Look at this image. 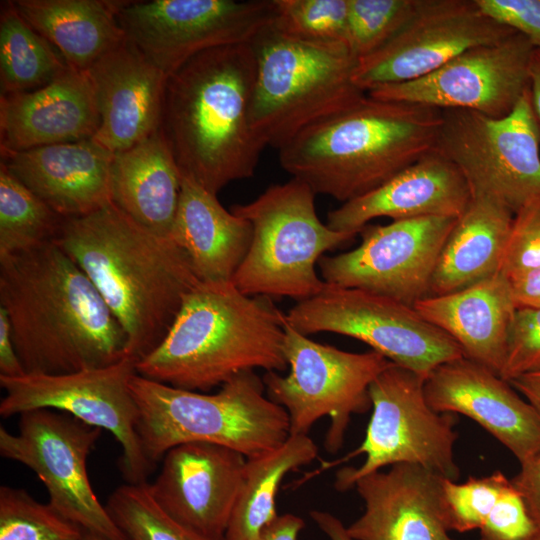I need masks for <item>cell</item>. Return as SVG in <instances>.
I'll use <instances>...</instances> for the list:
<instances>
[{
  "label": "cell",
  "mask_w": 540,
  "mask_h": 540,
  "mask_svg": "<svg viewBox=\"0 0 540 540\" xmlns=\"http://www.w3.org/2000/svg\"><path fill=\"white\" fill-rule=\"evenodd\" d=\"M509 483L510 479L500 471L485 477H469L464 483L444 478L443 504L450 531L479 530Z\"/></svg>",
  "instance_id": "cell-38"
},
{
  "label": "cell",
  "mask_w": 540,
  "mask_h": 540,
  "mask_svg": "<svg viewBox=\"0 0 540 540\" xmlns=\"http://www.w3.org/2000/svg\"><path fill=\"white\" fill-rule=\"evenodd\" d=\"M99 125L87 71L68 67L43 87L1 94V150L23 151L92 139Z\"/></svg>",
  "instance_id": "cell-23"
},
{
  "label": "cell",
  "mask_w": 540,
  "mask_h": 540,
  "mask_svg": "<svg viewBox=\"0 0 540 540\" xmlns=\"http://www.w3.org/2000/svg\"><path fill=\"white\" fill-rule=\"evenodd\" d=\"M540 370V307L516 308L500 377L510 380Z\"/></svg>",
  "instance_id": "cell-41"
},
{
  "label": "cell",
  "mask_w": 540,
  "mask_h": 540,
  "mask_svg": "<svg viewBox=\"0 0 540 540\" xmlns=\"http://www.w3.org/2000/svg\"><path fill=\"white\" fill-rule=\"evenodd\" d=\"M68 67L52 45L19 14L12 1L1 5V94L43 87Z\"/></svg>",
  "instance_id": "cell-32"
},
{
  "label": "cell",
  "mask_w": 540,
  "mask_h": 540,
  "mask_svg": "<svg viewBox=\"0 0 540 540\" xmlns=\"http://www.w3.org/2000/svg\"><path fill=\"white\" fill-rule=\"evenodd\" d=\"M273 0L125 1L127 39L167 76L196 54L249 43L273 22Z\"/></svg>",
  "instance_id": "cell-15"
},
{
  "label": "cell",
  "mask_w": 540,
  "mask_h": 540,
  "mask_svg": "<svg viewBox=\"0 0 540 540\" xmlns=\"http://www.w3.org/2000/svg\"><path fill=\"white\" fill-rule=\"evenodd\" d=\"M139 409L138 435L155 466L172 447L187 442L222 445L254 457L290 435L286 410L271 401L254 370L241 372L206 394L175 388L139 374L130 380Z\"/></svg>",
  "instance_id": "cell-6"
},
{
  "label": "cell",
  "mask_w": 540,
  "mask_h": 540,
  "mask_svg": "<svg viewBox=\"0 0 540 540\" xmlns=\"http://www.w3.org/2000/svg\"><path fill=\"white\" fill-rule=\"evenodd\" d=\"M426 377L391 364L370 384L372 414L361 445L336 461L343 463L364 454L359 467L336 473L335 488L345 491L370 473L395 464L419 465L437 475L457 480L454 459L456 414L433 410L425 396Z\"/></svg>",
  "instance_id": "cell-10"
},
{
  "label": "cell",
  "mask_w": 540,
  "mask_h": 540,
  "mask_svg": "<svg viewBox=\"0 0 540 540\" xmlns=\"http://www.w3.org/2000/svg\"><path fill=\"white\" fill-rule=\"evenodd\" d=\"M25 374L13 342L9 317L0 307V376L19 377Z\"/></svg>",
  "instance_id": "cell-44"
},
{
  "label": "cell",
  "mask_w": 540,
  "mask_h": 540,
  "mask_svg": "<svg viewBox=\"0 0 540 540\" xmlns=\"http://www.w3.org/2000/svg\"><path fill=\"white\" fill-rule=\"evenodd\" d=\"M441 110L365 94L279 149L282 168L343 203L387 182L435 150Z\"/></svg>",
  "instance_id": "cell-4"
},
{
  "label": "cell",
  "mask_w": 540,
  "mask_h": 540,
  "mask_svg": "<svg viewBox=\"0 0 540 540\" xmlns=\"http://www.w3.org/2000/svg\"><path fill=\"white\" fill-rule=\"evenodd\" d=\"M529 92L540 139V50L534 48L529 66Z\"/></svg>",
  "instance_id": "cell-49"
},
{
  "label": "cell",
  "mask_w": 540,
  "mask_h": 540,
  "mask_svg": "<svg viewBox=\"0 0 540 540\" xmlns=\"http://www.w3.org/2000/svg\"><path fill=\"white\" fill-rule=\"evenodd\" d=\"M64 218L0 165V256L54 241Z\"/></svg>",
  "instance_id": "cell-33"
},
{
  "label": "cell",
  "mask_w": 540,
  "mask_h": 540,
  "mask_svg": "<svg viewBox=\"0 0 540 540\" xmlns=\"http://www.w3.org/2000/svg\"><path fill=\"white\" fill-rule=\"evenodd\" d=\"M181 183L182 174L160 128L113 156L111 203L157 235L170 237Z\"/></svg>",
  "instance_id": "cell-28"
},
{
  "label": "cell",
  "mask_w": 540,
  "mask_h": 540,
  "mask_svg": "<svg viewBox=\"0 0 540 540\" xmlns=\"http://www.w3.org/2000/svg\"><path fill=\"white\" fill-rule=\"evenodd\" d=\"M19 14L52 46L66 64L87 71L126 35L118 14L125 1L16 0Z\"/></svg>",
  "instance_id": "cell-30"
},
{
  "label": "cell",
  "mask_w": 540,
  "mask_h": 540,
  "mask_svg": "<svg viewBox=\"0 0 540 540\" xmlns=\"http://www.w3.org/2000/svg\"><path fill=\"white\" fill-rule=\"evenodd\" d=\"M284 330L290 371L286 376L266 372L262 377L266 395L286 410L290 435L308 434L316 421L328 416L324 447L336 453L343 446L351 416L372 407L370 384L391 361L374 350L353 353L315 342L286 318Z\"/></svg>",
  "instance_id": "cell-9"
},
{
  "label": "cell",
  "mask_w": 540,
  "mask_h": 540,
  "mask_svg": "<svg viewBox=\"0 0 540 540\" xmlns=\"http://www.w3.org/2000/svg\"><path fill=\"white\" fill-rule=\"evenodd\" d=\"M511 481L540 527V451L520 463V470Z\"/></svg>",
  "instance_id": "cell-43"
},
{
  "label": "cell",
  "mask_w": 540,
  "mask_h": 540,
  "mask_svg": "<svg viewBox=\"0 0 540 540\" xmlns=\"http://www.w3.org/2000/svg\"><path fill=\"white\" fill-rule=\"evenodd\" d=\"M533 50L530 41L515 32L497 43L468 49L422 78L379 86L366 94L439 110L465 109L504 117L529 87Z\"/></svg>",
  "instance_id": "cell-18"
},
{
  "label": "cell",
  "mask_w": 540,
  "mask_h": 540,
  "mask_svg": "<svg viewBox=\"0 0 540 540\" xmlns=\"http://www.w3.org/2000/svg\"><path fill=\"white\" fill-rule=\"evenodd\" d=\"M318 447L308 434L289 435L278 447L246 458L243 483L225 540H256L277 516L276 497L282 480L314 461Z\"/></svg>",
  "instance_id": "cell-31"
},
{
  "label": "cell",
  "mask_w": 540,
  "mask_h": 540,
  "mask_svg": "<svg viewBox=\"0 0 540 540\" xmlns=\"http://www.w3.org/2000/svg\"><path fill=\"white\" fill-rule=\"evenodd\" d=\"M304 526V520L297 515H278L264 527L256 540H298Z\"/></svg>",
  "instance_id": "cell-46"
},
{
  "label": "cell",
  "mask_w": 540,
  "mask_h": 540,
  "mask_svg": "<svg viewBox=\"0 0 540 540\" xmlns=\"http://www.w3.org/2000/svg\"><path fill=\"white\" fill-rule=\"evenodd\" d=\"M540 267V198L515 214L500 272L509 280Z\"/></svg>",
  "instance_id": "cell-39"
},
{
  "label": "cell",
  "mask_w": 540,
  "mask_h": 540,
  "mask_svg": "<svg viewBox=\"0 0 540 540\" xmlns=\"http://www.w3.org/2000/svg\"><path fill=\"white\" fill-rule=\"evenodd\" d=\"M537 540H540V536H539V538Z\"/></svg>",
  "instance_id": "cell-51"
},
{
  "label": "cell",
  "mask_w": 540,
  "mask_h": 540,
  "mask_svg": "<svg viewBox=\"0 0 540 540\" xmlns=\"http://www.w3.org/2000/svg\"><path fill=\"white\" fill-rule=\"evenodd\" d=\"M479 531V540H537L540 536V527L511 479Z\"/></svg>",
  "instance_id": "cell-40"
},
{
  "label": "cell",
  "mask_w": 540,
  "mask_h": 540,
  "mask_svg": "<svg viewBox=\"0 0 540 540\" xmlns=\"http://www.w3.org/2000/svg\"><path fill=\"white\" fill-rule=\"evenodd\" d=\"M147 483H126L118 487L105 505L127 537L130 540H203L176 523L157 505Z\"/></svg>",
  "instance_id": "cell-35"
},
{
  "label": "cell",
  "mask_w": 540,
  "mask_h": 540,
  "mask_svg": "<svg viewBox=\"0 0 540 540\" xmlns=\"http://www.w3.org/2000/svg\"><path fill=\"white\" fill-rule=\"evenodd\" d=\"M516 31L484 14L475 0H420L385 45L358 59L352 80L363 92L422 78L463 53Z\"/></svg>",
  "instance_id": "cell-17"
},
{
  "label": "cell",
  "mask_w": 540,
  "mask_h": 540,
  "mask_svg": "<svg viewBox=\"0 0 540 540\" xmlns=\"http://www.w3.org/2000/svg\"><path fill=\"white\" fill-rule=\"evenodd\" d=\"M284 321L268 296H248L232 282L199 281L163 340L136 361L137 374L207 392L244 371L283 372Z\"/></svg>",
  "instance_id": "cell-5"
},
{
  "label": "cell",
  "mask_w": 540,
  "mask_h": 540,
  "mask_svg": "<svg viewBox=\"0 0 540 540\" xmlns=\"http://www.w3.org/2000/svg\"><path fill=\"white\" fill-rule=\"evenodd\" d=\"M285 318L306 336L332 332L355 338L426 378L440 364L464 356L455 340L413 306L362 289L326 283L319 294L297 302Z\"/></svg>",
  "instance_id": "cell-12"
},
{
  "label": "cell",
  "mask_w": 540,
  "mask_h": 540,
  "mask_svg": "<svg viewBox=\"0 0 540 540\" xmlns=\"http://www.w3.org/2000/svg\"><path fill=\"white\" fill-rule=\"evenodd\" d=\"M509 281L516 308L540 307V267Z\"/></svg>",
  "instance_id": "cell-45"
},
{
  "label": "cell",
  "mask_w": 540,
  "mask_h": 540,
  "mask_svg": "<svg viewBox=\"0 0 540 540\" xmlns=\"http://www.w3.org/2000/svg\"><path fill=\"white\" fill-rule=\"evenodd\" d=\"M509 383L532 405L540 417V370L522 374Z\"/></svg>",
  "instance_id": "cell-47"
},
{
  "label": "cell",
  "mask_w": 540,
  "mask_h": 540,
  "mask_svg": "<svg viewBox=\"0 0 540 540\" xmlns=\"http://www.w3.org/2000/svg\"><path fill=\"white\" fill-rule=\"evenodd\" d=\"M316 193L291 178L269 186L231 211L253 229L250 248L232 283L248 296L291 297L303 301L319 294L326 282L316 272L322 255L357 235L331 229L318 217Z\"/></svg>",
  "instance_id": "cell-8"
},
{
  "label": "cell",
  "mask_w": 540,
  "mask_h": 540,
  "mask_svg": "<svg viewBox=\"0 0 540 540\" xmlns=\"http://www.w3.org/2000/svg\"><path fill=\"white\" fill-rule=\"evenodd\" d=\"M251 42L196 54L167 77L160 130L182 176L216 194L253 176L266 147L250 124Z\"/></svg>",
  "instance_id": "cell-3"
},
{
  "label": "cell",
  "mask_w": 540,
  "mask_h": 540,
  "mask_svg": "<svg viewBox=\"0 0 540 540\" xmlns=\"http://www.w3.org/2000/svg\"><path fill=\"white\" fill-rule=\"evenodd\" d=\"M87 74L100 115L98 144L115 154L159 130L168 76L127 37Z\"/></svg>",
  "instance_id": "cell-21"
},
{
  "label": "cell",
  "mask_w": 540,
  "mask_h": 540,
  "mask_svg": "<svg viewBox=\"0 0 540 540\" xmlns=\"http://www.w3.org/2000/svg\"><path fill=\"white\" fill-rule=\"evenodd\" d=\"M271 24L251 41L256 73L250 124L265 146L279 150L366 93L352 80L358 58L348 44L298 39Z\"/></svg>",
  "instance_id": "cell-7"
},
{
  "label": "cell",
  "mask_w": 540,
  "mask_h": 540,
  "mask_svg": "<svg viewBox=\"0 0 540 540\" xmlns=\"http://www.w3.org/2000/svg\"><path fill=\"white\" fill-rule=\"evenodd\" d=\"M1 154L8 171L63 218L111 203L114 154L93 139Z\"/></svg>",
  "instance_id": "cell-24"
},
{
  "label": "cell",
  "mask_w": 540,
  "mask_h": 540,
  "mask_svg": "<svg viewBox=\"0 0 540 540\" xmlns=\"http://www.w3.org/2000/svg\"><path fill=\"white\" fill-rule=\"evenodd\" d=\"M472 194L459 169L433 150L378 188L330 211L327 225L358 234L378 217L394 220L427 216L458 218Z\"/></svg>",
  "instance_id": "cell-25"
},
{
  "label": "cell",
  "mask_w": 540,
  "mask_h": 540,
  "mask_svg": "<svg viewBox=\"0 0 540 540\" xmlns=\"http://www.w3.org/2000/svg\"><path fill=\"white\" fill-rule=\"evenodd\" d=\"M135 374L136 360L125 356L108 366L65 374L0 376L5 390L0 415L52 409L109 431L121 446L119 467L126 482L147 483L155 466L145 456L138 435L139 409L130 390Z\"/></svg>",
  "instance_id": "cell-13"
},
{
  "label": "cell",
  "mask_w": 540,
  "mask_h": 540,
  "mask_svg": "<svg viewBox=\"0 0 540 540\" xmlns=\"http://www.w3.org/2000/svg\"><path fill=\"white\" fill-rule=\"evenodd\" d=\"M54 242L94 284L136 361L163 340L184 296L200 281L170 237L145 229L113 203L64 218Z\"/></svg>",
  "instance_id": "cell-2"
},
{
  "label": "cell",
  "mask_w": 540,
  "mask_h": 540,
  "mask_svg": "<svg viewBox=\"0 0 540 540\" xmlns=\"http://www.w3.org/2000/svg\"><path fill=\"white\" fill-rule=\"evenodd\" d=\"M252 237L248 220L226 210L216 194L182 176L170 238L187 254L201 282H231Z\"/></svg>",
  "instance_id": "cell-27"
},
{
  "label": "cell",
  "mask_w": 540,
  "mask_h": 540,
  "mask_svg": "<svg viewBox=\"0 0 540 540\" xmlns=\"http://www.w3.org/2000/svg\"><path fill=\"white\" fill-rule=\"evenodd\" d=\"M481 11L540 50V0H475Z\"/></svg>",
  "instance_id": "cell-42"
},
{
  "label": "cell",
  "mask_w": 540,
  "mask_h": 540,
  "mask_svg": "<svg viewBox=\"0 0 540 540\" xmlns=\"http://www.w3.org/2000/svg\"><path fill=\"white\" fill-rule=\"evenodd\" d=\"M310 516L318 528L330 540H354L347 532V527L336 516L326 511L313 510Z\"/></svg>",
  "instance_id": "cell-48"
},
{
  "label": "cell",
  "mask_w": 540,
  "mask_h": 540,
  "mask_svg": "<svg viewBox=\"0 0 540 540\" xmlns=\"http://www.w3.org/2000/svg\"><path fill=\"white\" fill-rule=\"evenodd\" d=\"M441 112L435 150L459 169L472 195L491 197L514 214L540 198V139L529 87L504 117Z\"/></svg>",
  "instance_id": "cell-11"
},
{
  "label": "cell",
  "mask_w": 540,
  "mask_h": 540,
  "mask_svg": "<svg viewBox=\"0 0 540 540\" xmlns=\"http://www.w3.org/2000/svg\"><path fill=\"white\" fill-rule=\"evenodd\" d=\"M429 406L463 414L481 425L518 459L540 451V417L509 382L465 356L437 366L426 378Z\"/></svg>",
  "instance_id": "cell-20"
},
{
  "label": "cell",
  "mask_w": 540,
  "mask_h": 540,
  "mask_svg": "<svg viewBox=\"0 0 540 540\" xmlns=\"http://www.w3.org/2000/svg\"><path fill=\"white\" fill-rule=\"evenodd\" d=\"M272 26L315 42H348V0H273ZM350 47V46H349Z\"/></svg>",
  "instance_id": "cell-36"
},
{
  "label": "cell",
  "mask_w": 540,
  "mask_h": 540,
  "mask_svg": "<svg viewBox=\"0 0 540 540\" xmlns=\"http://www.w3.org/2000/svg\"><path fill=\"white\" fill-rule=\"evenodd\" d=\"M456 219L427 216L366 225L357 248L320 258L322 279L413 306L430 295L439 255Z\"/></svg>",
  "instance_id": "cell-16"
},
{
  "label": "cell",
  "mask_w": 540,
  "mask_h": 540,
  "mask_svg": "<svg viewBox=\"0 0 540 540\" xmlns=\"http://www.w3.org/2000/svg\"><path fill=\"white\" fill-rule=\"evenodd\" d=\"M413 307L448 334L464 356L500 376L516 306L501 272L456 292L430 295Z\"/></svg>",
  "instance_id": "cell-26"
},
{
  "label": "cell",
  "mask_w": 540,
  "mask_h": 540,
  "mask_svg": "<svg viewBox=\"0 0 540 540\" xmlns=\"http://www.w3.org/2000/svg\"><path fill=\"white\" fill-rule=\"evenodd\" d=\"M444 477L419 465L395 464L353 487L364 512L347 532L354 540H454L443 504Z\"/></svg>",
  "instance_id": "cell-22"
},
{
  "label": "cell",
  "mask_w": 540,
  "mask_h": 540,
  "mask_svg": "<svg viewBox=\"0 0 540 540\" xmlns=\"http://www.w3.org/2000/svg\"><path fill=\"white\" fill-rule=\"evenodd\" d=\"M84 530L24 489L0 487V540H81Z\"/></svg>",
  "instance_id": "cell-34"
},
{
  "label": "cell",
  "mask_w": 540,
  "mask_h": 540,
  "mask_svg": "<svg viewBox=\"0 0 540 540\" xmlns=\"http://www.w3.org/2000/svg\"><path fill=\"white\" fill-rule=\"evenodd\" d=\"M102 430L61 411L19 414L18 433L0 427V455L31 469L46 486L49 503L84 531L106 540H130L98 500L87 459Z\"/></svg>",
  "instance_id": "cell-14"
},
{
  "label": "cell",
  "mask_w": 540,
  "mask_h": 540,
  "mask_svg": "<svg viewBox=\"0 0 540 540\" xmlns=\"http://www.w3.org/2000/svg\"><path fill=\"white\" fill-rule=\"evenodd\" d=\"M149 492L176 523L203 540H225L246 457L231 448L187 442L168 450Z\"/></svg>",
  "instance_id": "cell-19"
},
{
  "label": "cell",
  "mask_w": 540,
  "mask_h": 540,
  "mask_svg": "<svg viewBox=\"0 0 540 540\" xmlns=\"http://www.w3.org/2000/svg\"><path fill=\"white\" fill-rule=\"evenodd\" d=\"M0 307L26 374L71 373L128 356L118 320L54 241L0 256Z\"/></svg>",
  "instance_id": "cell-1"
},
{
  "label": "cell",
  "mask_w": 540,
  "mask_h": 540,
  "mask_svg": "<svg viewBox=\"0 0 540 540\" xmlns=\"http://www.w3.org/2000/svg\"><path fill=\"white\" fill-rule=\"evenodd\" d=\"M81 540H106V539L96 534L84 531V534Z\"/></svg>",
  "instance_id": "cell-50"
},
{
  "label": "cell",
  "mask_w": 540,
  "mask_h": 540,
  "mask_svg": "<svg viewBox=\"0 0 540 540\" xmlns=\"http://www.w3.org/2000/svg\"><path fill=\"white\" fill-rule=\"evenodd\" d=\"M513 218L499 201L473 194L443 245L430 295L456 292L500 272Z\"/></svg>",
  "instance_id": "cell-29"
},
{
  "label": "cell",
  "mask_w": 540,
  "mask_h": 540,
  "mask_svg": "<svg viewBox=\"0 0 540 540\" xmlns=\"http://www.w3.org/2000/svg\"><path fill=\"white\" fill-rule=\"evenodd\" d=\"M420 0H348V42L360 59L392 39L415 14Z\"/></svg>",
  "instance_id": "cell-37"
}]
</instances>
